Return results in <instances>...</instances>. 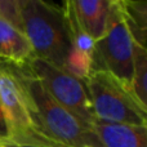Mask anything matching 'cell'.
Returning <instances> with one entry per match:
<instances>
[{"label": "cell", "instance_id": "cell-16", "mask_svg": "<svg viewBox=\"0 0 147 147\" xmlns=\"http://www.w3.org/2000/svg\"><path fill=\"white\" fill-rule=\"evenodd\" d=\"M8 147H13V146H8Z\"/></svg>", "mask_w": 147, "mask_h": 147}, {"label": "cell", "instance_id": "cell-10", "mask_svg": "<svg viewBox=\"0 0 147 147\" xmlns=\"http://www.w3.org/2000/svg\"><path fill=\"white\" fill-rule=\"evenodd\" d=\"M123 21L133 43L146 48L147 41V1L117 0Z\"/></svg>", "mask_w": 147, "mask_h": 147}, {"label": "cell", "instance_id": "cell-2", "mask_svg": "<svg viewBox=\"0 0 147 147\" xmlns=\"http://www.w3.org/2000/svg\"><path fill=\"white\" fill-rule=\"evenodd\" d=\"M18 9L34 56L62 70L71 48L63 9L43 0H18Z\"/></svg>", "mask_w": 147, "mask_h": 147}, {"label": "cell", "instance_id": "cell-5", "mask_svg": "<svg viewBox=\"0 0 147 147\" xmlns=\"http://www.w3.org/2000/svg\"><path fill=\"white\" fill-rule=\"evenodd\" d=\"M133 58L134 43L123 21L119 3L117 0H111L107 30L94 44L92 71H106L129 88Z\"/></svg>", "mask_w": 147, "mask_h": 147}, {"label": "cell", "instance_id": "cell-3", "mask_svg": "<svg viewBox=\"0 0 147 147\" xmlns=\"http://www.w3.org/2000/svg\"><path fill=\"white\" fill-rule=\"evenodd\" d=\"M0 106L8 132L7 146L62 147L39 129L18 69L0 62Z\"/></svg>", "mask_w": 147, "mask_h": 147}, {"label": "cell", "instance_id": "cell-6", "mask_svg": "<svg viewBox=\"0 0 147 147\" xmlns=\"http://www.w3.org/2000/svg\"><path fill=\"white\" fill-rule=\"evenodd\" d=\"M26 67L40 81L54 101L63 106L86 127H93L96 116L83 80L36 57H34Z\"/></svg>", "mask_w": 147, "mask_h": 147}, {"label": "cell", "instance_id": "cell-12", "mask_svg": "<svg viewBox=\"0 0 147 147\" xmlns=\"http://www.w3.org/2000/svg\"><path fill=\"white\" fill-rule=\"evenodd\" d=\"M62 9H63V16H65L66 27H67V35H69V40L71 47L84 52V53H86L88 56L92 57L93 56L96 41L80 26V23H79L78 18L75 16V10H74V7H72V0H69V1L65 3Z\"/></svg>", "mask_w": 147, "mask_h": 147}, {"label": "cell", "instance_id": "cell-7", "mask_svg": "<svg viewBox=\"0 0 147 147\" xmlns=\"http://www.w3.org/2000/svg\"><path fill=\"white\" fill-rule=\"evenodd\" d=\"M34 57L32 47L25 34L0 17V62L25 67Z\"/></svg>", "mask_w": 147, "mask_h": 147}, {"label": "cell", "instance_id": "cell-9", "mask_svg": "<svg viewBox=\"0 0 147 147\" xmlns=\"http://www.w3.org/2000/svg\"><path fill=\"white\" fill-rule=\"evenodd\" d=\"M72 7L83 30L98 41L107 30L111 0H72Z\"/></svg>", "mask_w": 147, "mask_h": 147}, {"label": "cell", "instance_id": "cell-4", "mask_svg": "<svg viewBox=\"0 0 147 147\" xmlns=\"http://www.w3.org/2000/svg\"><path fill=\"white\" fill-rule=\"evenodd\" d=\"M96 120L111 124L146 125L147 110L125 84L106 71H92L84 80Z\"/></svg>", "mask_w": 147, "mask_h": 147}, {"label": "cell", "instance_id": "cell-17", "mask_svg": "<svg viewBox=\"0 0 147 147\" xmlns=\"http://www.w3.org/2000/svg\"><path fill=\"white\" fill-rule=\"evenodd\" d=\"M0 143H3V142H1V141H0Z\"/></svg>", "mask_w": 147, "mask_h": 147}, {"label": "cell", "instance_id": "cell-1", "mask_svg": "<svg viewBox=\"0 0 147 147\" xmlns=\"http://www.w3.org/2000/svg\"><path fill=\"white\" fill-rule=\"evenodd\" d=\"M39 129L62 147H103L93 129L54 101L27 67H17Z\"/></svg>", "mask_w": 147, "mask_h": 147}, {"label": "cell", "instance_id": "cell-14", "mask_svg": "<svg viewBox=\"0 0 147 147\" xmlns=\"http://www.w3.org/2000/svg\"><path fill=\"white\" fill-rule=\"evenodd\" d=\"M0 141H1L4 145L8 143V132H7V127H5L4 116H3L1 106H0Z\"/></svg>", "mask_w": 147, "mask_h": 147}, {"label": "cell", "instance_id": "cell-11", "mask_svg": "<svg viewBox=\"0 0 147 147\" xmlns=\"http://www.w3.org/2000/svg\"><path fill=\"white\" fill-rule=\"evenodd\" d=\"M129 89L138 103L147 110V49L134 44L133 74Z\"/></svg>", "mask_w": 147, "mask_h": 147}, {"label": "cell", "instance_id": "cell-13", "mask_svg": "<svg viewBox=\"0 0 147 147\" xmlns=\"http://www.w3.org/2000/svg\"><path fill=\"white\" fill-rule=\"evenodd\" d=\"M92 57L88 56L86 53L79 51V49L71 47L66 56L63 63V71L70 74V75L75 76V78L80 79V80H85L92 72Z\"/></svg>", "mask_w": 147, "mask_h": 147}, {"label": "cell", "instance_id": "cell-15", "mask_svg": "<svg viewBox=\"0 0 147 147\" xmlns=\"http://www.w3.org/2000/svg\"><path fill=\"white\" fill-rule=\"evenodd\" d=\"M0 147H8L7 145H4V143H0Z\"/></svg>", "mask_w": 147, "mask_h": 147}, {"label": "cell", "instance_id": "cell-8", "mask_svg": "<svg viewBox=\"0 0 147 147\" xmlns=\"http://www.w3.org/2000/svg\"><path fill=\"white\" fill-rule=\"evenodd\" d=\"M92 129L103 147H147V125L111 124L96 120Z\"/></svg>", "mask_w": 147, "mask_h": 147}]
</instances>
